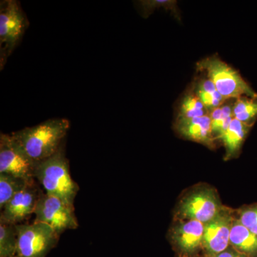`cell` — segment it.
<instances>
[{
    "instance_id": "6da1fadb",
    "label": "cell",
    "mask_w": 257,
    "mask_h": 257,
    "mask_svg": "<svg viewBox=\"0 0 257 257\" xmlns=\"http://www.w3.org/2000/svg\"><path fill=\"white\" fill-rule=\"evenodd\" d=\"M69 126L70 123L65 118H52L10 135L25 155L37 165L60 150Z\"/></svg>"
},
{
    "instance_id": "7a4b0ae2",
    "label": "cell",
    "mask_w": 257,
    "mask_h": 257,
    "mask_svg": "<svg viewBox=\"0 0 257 257\" xmlns=\"http://www.w3.org/2000/svg\"><path fill=\"white\" fill-rule=\"evenodd\" d=\"M34 177L46 194L59 198L74 207L79 185L71 177L69 161L65 156L63 146L50 158L37 164Z\"/></svg>"
},
{
    "instance_id": "3957f363",
    "label": "cell",
    "mask_w": 257,
    "mask_h": 257,
    "mask_svg": "<svg viewBox=\"0 0 257 257\" xmlns=\"http://www.w3.org/2000/svg\"><path fill=\"white\" fill-rule=\"evenodd\" d=\"M197 68L205 72L208 79L214 84L226 100L237 99L241 96L257 97V93L242 78L239 72L215 56L199 61Z\"/></svg>"
},
{
    "instance_id": "277c9868",
    "label": "cell",
    "mask_w": 257,
    "mask_h": 257,
    "mask_svg": "<svg viewBox=\"0 0 257 257\" xmlns=\"http://www.w3.org/2000/svg\"><path fill=\"white\" fill-rule=\"evenodd\" d=\"M29 27L27 15L16 0H4L0 3V69L17 47Z\"/></svg>"
},
{
    "instance_id": "5b68a950",
    "label": "cell",
    "mask_w": 257,
    "mask_h": 257,
    "mask_svg": "<svg viewBox=\"0 0 257 257\" xmlns=\"http://www.w3.org/2000/svg\"><path fill=\"white\" fill-rule=\"evenodd\" d=\"M18 234L16 257H45L57 242L60 235L44 223L16 225Z\"/></svg>"
},
{
    "instance_id": "8992f818",
    "label": "cell",
    "mask_w": 257,
    "mask_h": 257,
    "mask_svg": "<svg viewBox=\"0 0 257 257\" xmlns=\"http://www.w3.org/2000/svg\"><path fill=\"white\" fill-rule=\"evenodd\" d=\"M34 214L35 221L49 225L59 235L67 230L78 228L74 207L46 193L40 194Z\"/></svg>"
},
{
    "instance_id": "52a82bcc",
    "label": "cell",
    "mask_w": 257,
    "mask_h": 257,
    "mask_svg": "<svg viewBox=\"0 0 257 257\" xmlns=\"http://www.w3.org/2000/svg\"><path fill=\"white\" fill-rule=\"evenodd\" d=\"M36 164L23 151L12 135H0V174L33 179Z\"/></svg>"
},
{
    "instance_id": "ba28073f",
    "label": "cell",
    "mask_w": 257,
    "mask_h": 257,
    "mask_svg": "<svg viewBox=\"0 0 257 257\" xmlns=\"http://www.w3.org/2000/svg\"><path fill=\"white\" fill-rule=\"evenodd\" d=\"M41 193L35 179L31 181L23 190L12 198L1 209L0 222L20 224L32 214H35Z\"/></svg>"
},
{
    "instance_id": "9c48e42d",
    "label": "cell",
    "mask_w": 257,
    "mask_h": 257,
    "mask_svg": "<svg viewBox=\"0 0 257 257\" xmlns=\"http://www.w3.org/2000/svg\"><path fill=\"white\" fill-rule=\"evenodd\" d=\"M223 209L214 191L202 189L189 194L181 204V215L189 220L201 221L206 224L214 219Z\"/></svg>"
},
{
    "instance_id": "30bf717a",
    "label": "cell",
    "mask_w": 257,
    "mask_h": 257,
    "mask_svg": "<svg viewBox=\"0 0 257 257\" xmlns=\"http://www.w3.org/2000/svg\"><path fill=\"white\" fill-rule=\"evenodd\" d=\"M233 219L221 211L211 221L204 224L203 246L209 257H214L229 247Z\"/></svg>"
},
{
    "instance_id": "8fae6325",
    "label": "cell",
    "mask_w": 257,
    "mask_h": 257,
    "mask_svg": "<svg viewBox=\"0 0 257 257\" xmlns=\"http://www.w3.org/2000/svg\"><path fill=\"white\" fill-rule=\"evenodd\" d=\"M204 224L189 220L177 226L172 233V239L179 251L185 256H192L203 246Z\"/></svg>"
},
{
    "instance_id": "7c38bea8",
    "label": "cell",
    "mask_w": 257,
    "mask_h": 257,
    "mask_svg": "<svg viewBox=\"0 0 257 257\" xmlns=\"http://www.w3.org/2000/svg\"><path fill=\"white\" fill-rule=\"evenodd\" d=\"M176 130L181 136L187 140L202 144L210 148L214 147L209 114L192 119H177Z\"/></svg>"
},
{
    "instance_id": "4fadbf2b",
    "label": "cell",
    "mask_w": 257,
    "mask_h": 257,
    "mask_svg": "<svg viewBox=\"0 0 257 257\" xmlns=\"http://www.w3.org/2000/svg\"><path fill=\"white\" fill-rule=\"evenodd\" d=\"M230 246L247 257H257V235L234 220L230 233Z\"/></svg>"
},
{
    "instance_id": "5bb4252c",
    "label": "cell",
    "mask_w": 257,
    "mask_h": 257,
    "mask_svg": "<svg viewBox=\"0 0 257 257\" xmlns=\"http://www.w3.org/2000/svg\"><path fill=\"white\" fill-rule=\"evenodd\" d=\"M252 125L246 124L234 118L229 128L216 138L224 144L226 148V159L238 153Z\"/></svg>"
},
{
    "instance_id": "9a60e30c",
    "label": "cell",
    "mask_w": 257,
    "mask_h": 257,
    "mask_svg": "<svg viewBox=\"0 0 257 257\" xmlns=\"http://www.w3.org/2000/svg\"><path fill=\"white\" fill-rule=\"evenodd\" d=\"M34 179H25L15 176L0 174V209L17 194L23 190Z\"/></svg>"
},
{
    "instance_id": "2e32d148",
    "label": "cell",
    "mask_w": 257,
    "mask_h": 257,
    "mask_svg": "<svg viewBox=\"0 0 257 257\" xmlns=\"http://www.w3.org/2000/svg\"><path fill=\"white\" fill-rule=\"evenodd\" d=\"M196 94L209 113L220 107L226 101L209 79H203L198 84Z\"/></svg>"
},
{
    "instance_id": "e0dca14e",
    "label": "cell",
    "mask_w": 257,
    "mask_h": 257,
    "mask_svg": "<svg viewBox=\"0 0 257 257\" xmlns=\"http://www.w3.org/2000/svg\"><path fill=\"white\" fill-rule=\"evenodd\" d=\"M235 119L246 124H253L257 118V97L241 96L233 105Z\"/></svg>"
},
{
    "instance_id": "ac0fdd59",
    "label": "cell",
    "mask_w": 257,
    "mask_h": 257,
    "mask_svg": "<svg viewBox=\"0 0 257 257\" xmlns=\"http://www.w3.org/2000/svg\"><path fill=\"white\" fill-rule=\"evenodd\" d=\"M207 108L195 93H189L182 99L178 119H192L209 114Z\"/></svg>"
},
{
    "instance_id": "d6986e66",
    "label": "cell",
    "mask_w": 257,
    "mask_h": 257,
    "mask_svg": "<svg viewBox=\"0 0 257 257\" xmlns=\"http://www.w3.org/2000/svg\"><path fill=\"white\" fill-rule=\"evenodd\" d=\"M233 104H224L216 108L209 113L211 117V132L216 138L220 136L229 128L231 121L234 119Z\"/></svg>"
},
{
    "instance_id": "ffe728a7",
    "label": "cell",
    "mask_w": 257,
    "mask_h": 257,
    "mask_svg": "<svg viewBox=\"0 0 257 257\" xmlns=\"http://www.w3.org/2000/svg\"><path fill=\"white\" fill-rule=\"evenodd\" d=\"M16 225L0 222V257H16Z\"/></svg>"
},
{
    "instance_id": "44dd1931",
    "label": "cell",
    "mask_w": 257,
    "mask_h": 257,
    "mask_svg": "<svg viewBox=\"0 0 257 257\" xmlns=\"http://www.w3.org/2000/svg\"><path fill=\"white\" fill-rule=\"evenodd\" d=\"M139 9L140 10V14L144 18H147L153 13L154 10L160 7H164L167 10H171L174 13H177L176 9V2L168 1V0H145L140 1L138 3Z\"/></svg>"
},
{
    "instance_id": "7402d4cb",
    "label": "cell",
    "mask_w": 257,
    "mask_h": 257,
    "mask_svg": "<svg viewBox=\"0 0 257 257\" xmlns=\"http://www.w3.org/2000/svg\"><path fill=\"white\" fill-rule=\"evenodd\" d=\"M238 220L257 235V204L241 209Z\"/></svg>"
},
{
    "instance_id": "603a6c76",
    "label": "cell",
    "mask_w": 257,
    "mask_h": 257,
    "mask_svg": "<svg viewBox=\"0 0 257 257\" xmlns=\"http://www.w3.org/2000/svg\"><path fill=\"white\" fill-rule=\"evenodd\" d=\"M214 257H247L243 253L236 251L232 246H229V247L225 249L222 252L218 253Z\"/></svg>"
}]
</instances>
